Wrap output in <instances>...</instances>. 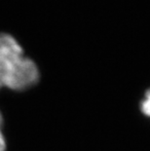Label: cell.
<instances>
[{
  "label": "cell",
  "instance_id": "3",
  "mask_svg": "<svg viewBox=\"0 0 150 151\" xmlns=\"http://www.w3.org/2000/svg\"><path fill=\"white\" fill-rule=\"evenodd\" d=\"M2 125H3V117L2 114L0 112V151H5L6 148V142H5V137L2 132Z\"/></svg>",
  "mask_w": 150,
  "mask_h": 151
},
{
  "label": "cell",
  "instance_id": "1",
  "mask_svg": "<svg viewBox=\"0 0 150 151\" xmlns=\"http://www.w3.org/2000/svg\"><path fill=\"white\" fill-rule=\"evenodd\" d=\"M36 63L25 57L23 48L10 34L0 33V89L24 91L37 84Z\"/></svg>",
  "mask_w": 150,
  "mask_h": 151
},
{
  "label": "cell",
  "instance_id": "2",
  "mask_svg": "<svg viewBox=\"0 0 150 151\" xmlns=\"http://www.w3.org/2000/svg\"><path fill=\"white\" fill-rule=\"evenodd\" d=\"M140 109L142 113L150 118V89L145 93L141 102H140Z\"/></svg>",
  "mask_w": 150,
  "mask_h": 151
}]
</instances>
